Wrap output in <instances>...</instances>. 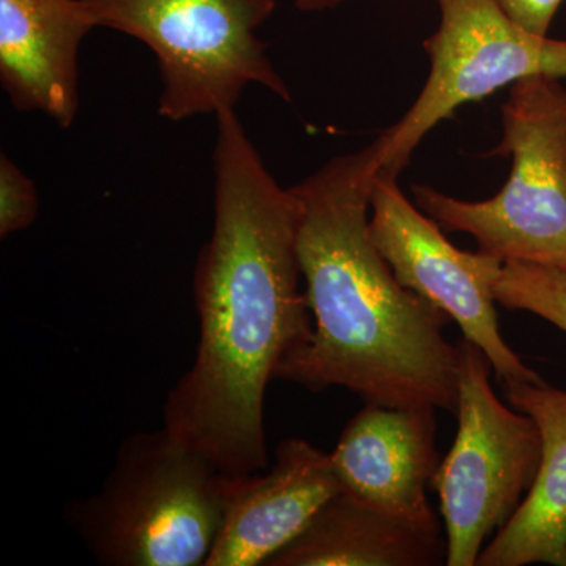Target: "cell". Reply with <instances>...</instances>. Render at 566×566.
I'll list each match as a JSON object with an SVG mask.
<instances>
[{"mask_svg": "<svg viewBox=\"0 0 566 566\" xmlns=\"http://www.w3.org/2000/svg\"><path fill=\"white\" fill-rule=\"evenodd\" d=\"M216 123L214 223L193 271L199 346L164 427L223 474L244 476L266 469V387L314 319L301 290L300 197L268 170L237 111Z\"/></svg>", "mask_w": 566, "mask_h": 566, "instance_id": "cell-1", "label": "cell"}, {"mask_svg": "<svg viewBox=\"0 0 566 566\" xmlns=\"http://www.w3.org/2000/svg\"><path fill=\"white\" fill-rule=\"evenodd\" d=\"M374 144L335 156L293 186L303 205L297 256L314 331L275 378L314 392L345 387L365 405L457 412L450 316L406 289L370 237Z\"/></svg>", "mask_w": 566, "mask_h": 566, "instance_id": "cell-2", "label": "cell"}, {"mask_svg": "<svg viewBox=\"0 0 566 566\" xmlns=\"http://www.w3.org/2000/svg\"><path fill=\"white\" fill-rule=\"evenodd\" d=\"M230 480L166 427L118 447L98 493L74 499L65 517L107 566H205L229 502Z\"/></svg>", "mask_w": 566, "mask_h": 566, "instance_id": "cell-3", "label": "cell"}, {"mask_svg": "<svg viewBox=\"0 0 566 566\" xmlns=\"http://www.w3.org/2000/svg\"><path fill=\"white\" fill-rule=\"evenodd\" d=\"M96 29L125 33L155 55L158 112L169 122L237 109L260 85L283 102L292 92L275 70L260 28L277 0H82Z\"/></svg>", "mask_w": 566, "mask_h": 566, "instance_id": "cell-4", "label": "cell"}, {"mask_svg": "<svg viewBox=\"0 0 566 566\" xmlns=\"http://www.w3.org/2000/svg\"><path fill=\"white\" fill-rule=\"evenodd\" d=\"M501 144L509 180L491 199L468 202L415 186L416 205L450 232L471 234L479 251L504 263L566 270V88L534 76L512 85L502 106Z\"/></svg>", "mask_w": 566, "mask_h": 566, "instance_id": "cell-5", "label": "cell"}, {"mask_svg": "<svg viewBox=\"0 0 566 566\" xmlns=\"http://www.w3.org/2000/svg\"><path fill=\"white\" fill-rule=\"evenodd\" d=\"M458 352L457 438L433 488L446 524V565L476 566L486 539L509 523L534 485L542 433L531 416L499 400L482 348L463 337Z\"/></svg>", "mask_w": 566, "mask_h": 566, "instance_id": "cell-6", "label": "cell"}, {"mask_svg": "<svg viewBox=\"0 0 566 566\" xmlns=\"http://www.w3.org/2000/svg\"><path fill=\"white\" fill-rule=\"evenodd\" d=\"M441 21L423 41L428 80L403 117L374 142L379 172L398 177L420 142L464 104L527 77L566 80V40L527 32L494 0H438Z\"/></svg>", "mask_w": 566, "mask_h": 566, "instance_id": "cell-7", "label": "cell"}, {"mask_svg": "<svg viewBox=\"0 0 566 566\" xmlns=\"http://www.w3.org/2000/svg\"><path fill=\"white\" fill-rule=\"evenodd\" d=\"M398 177L376 175L370 199V237L408 290L444 311L464 338L482 348L499 379L543 382L502 337L495 283L504 262L486 252L455 248L441 226L409 202Z\"/></svg>", "mask_w": 566, "mask_h": 566, "instance_id": "cell-8", "label": "cell"}, {"mask_svg": "<svg viewBox=\"0 0 566 566\" xmlns=\"http://www.w3.org/2000/svg\"><path fill=\"white\" fill-rule=\"evenodd\" d=\"M342 490L331 453L286 439L271 471L230 480L222 527L205 566L268 565Z\"/></svg>", "mask_w": 566, "mask_h": 566, "instance_id": "cell-9", "label": "cell"}, {"mask_svg": "<svg viewBox=\"0 0 566 566\" xmlns=\"http://www.w3.org/2000/svg\"><path fill=\"white\" fill-rule=\"evenodd\" d=\"M331 460L348 493L409 523L441 528L428 501L441 465L434 406L365 405L346 424Z\"/></svg>", "mask_w": 566, "mask_h": 566, "instance_id": "cell-10", "label": "cell"}, {"mask_svg": "<svg viewBox=\"0 0 566 566\" xmlns=\"http://www.w3.org/2000/svg\"><path fill=\"white\" fill-rule=\"evenodd\" d=\"M95 28L82 0H0V82L10 103L70 129L80 109V50Z\"/></svg>", "mask_w": 566, "mask_h": 566, "instance_id": "cell-11", "label": "cell"}, {"mask_svg": "<svg viewBox=\"0 0 566 566\" xmlns=\"http://www.w3.org/2000/svg\"><path fill=\"white\" fill-rule=\"evenodd\" d=\"M506 398L542 433V461L523 504L480 553L476 566H566V390L509 382Z\"/></svg>", "mask_w": 566, "mask_h": 566, "instance_id": "cell-12", "label": "cell"}, {"mask_svg": "<svg viewBox=\"0 0 566 566\" xmlns=\"http://www.w3.org/2000/svg\"><path fill=\"white\" fill-rule=\"evenodd\" d=\"M441 528L419 526L342 490L268 566H439Z\"/></svg>", "mask_w": 566, "mask_h": 566, "instance_id": "cell-13", "label": "cell"}, {"mask_svg": "<svg viewBox=\"0 0 566 566\" xmlns=\"http://www.w3.org/2000/svg\"><path fill=\"white\" fill-rule=\"evenodd\" d=\"M495 301L509 311L531 312L566 333V270L504 263Z\"/></svg>", "mask_w": 566, "mask_h": 566, "instance_id": "cell-14", "label": "cell"}, {"mask_svg": "<svg viewBox=\"0 0 566 566\" xmlns=\"http://www.w3.org/2000/svg\"><path fill=\"white\" fill-rule=\"evenodd\" d=\"M35 182L13 159L0 156V238L29 229L39 214Z\"/></svg>", "mask_w": 566, "mask_h": 566, "instance_id": "cell-15", "label": "cell"}, {"mask_svg": "<svg viewBox=\"0 0 566 566\" xmlns=\"http://www.w3.org/2000/svg\"><path fill=\"white\" fill-rule=\"evenodd\" d=\"M506 17L535 35H549L551 25L564 0H494Z\"/></svg>", "mask_w": 566, "mask_h": 566, "instance_id": "cell-16", "label": "cell"}, {"mask_svg": "<svg viewBox=\"0 0 566 566\" xmlns=\"http://www.w3.org/2000/svg\"><path fill=\"white\" fill-rule=\"evenodd\" d=\"M342 2L345 0H294V7L304 13H318V11L335 9Z\"/></svg>", "mask_w": 566, "mask_h": 566, "instance_id": "cell-17", "label": "cell"}]
</instances>
